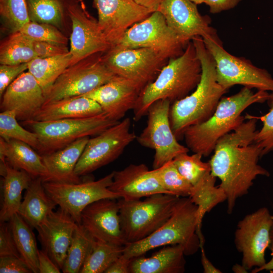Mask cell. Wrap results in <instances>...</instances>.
Here are the masks:
<instances>
[{
  "mask_svg": "<svg viewBox=\"0 0 273 273\" xmlns=\"http://www.w3.org/2000/svg\"><path fill=\"white\" fill-rule=\"evenodd\" d=\"M245 118L246 121L218 140L209 161L211 174L220 179L219 186L226 194L229 214L258 176L270 175L258 164L262 156V149L254 142L257 118L247 114Z\"/></svg>",
  "mask_w": 273,
  "mask_h": 273,
  "instance_id": "obj_1",
  "label": "cell"
},
{
  "mask_svg": "<svg viewBox=\"0 0 273 273\" xmlns=\"http://www.w3.org/2000/svg\"><path fill=\"white\" fill-rule=\"evenodd\" d=\"M202 67L199 83L191 94L171 105L169 120L177 139L189 126L207 120L214 112L222 97L228 90L216 79L214 61L206 48L203 38L192 39Z\"/></svg>",
  "mask_w": 273,
  "mask_h": 273,
  "instance_id": "obj_2",
  "label": "cell"
},
{
  "mask_svg": "<svg viewBox=\"0 0 273 273\" xmlns=\"http://www.w3.org/2000/svg\"><path fill=\"white\" fill-rule=\"evenodd\" d=\"M201 73V64L191 40L183 54L169 59L156 78L142 89L133 109L134 120L147 115L149 107L158 100L174 103L188 96L199 83Z\"/></svg>",
  "mask_w": 273,
  "mask_h": 273,
  "instance_id": "obj_3",
  "label": "cell"
},
{
  "mask_svg": "<svg viewBox=\"0 0 273 273\" xmlns=\"http://www.w3.org/2000/svg\"><path fill=\"white\" fill-rule=\"evenodd\" d=\"M269 95L262 90L254 93L252 88L244 86L237 94L222 98L210 117L185 130L183 136L187 147L194 153L208 157L219 139L244 121L243 112L253 104L266 101Z\"/></svg>",
  "mask_w": 273,
  "mask_h": 273,
  "instance_id": "obj_4",
  "label": "cell"
},
{
  "mask_svg": "<svg viewBox=\"0 0 273 273\" xmlns=\"http://www.w3.org/2000/svg\"><path fill=\"white\" fill-rule=\"evenodd\" d=\"M197 211V206L189 197H180L167 220L146 238L126 244L123 254L133 258L159 247L179 245L186 256L194 255L200 249Z\"/></svg>",
  "mask_w": 273,
  "mask_h": 273,
  "instance_id": "obj_5",
  "label": "cell"
},
{
  "mask_svg": "<svg viewBox=\"0 0 273 273\" xmlns=\"http://www.w3.org/2000/svg\"><path fill=\"white\" fill-rule=\"evenodd\" d=\"M179 198L159 193L144 200L119 198L120 225L127 243L140 241L162 226L171 215Z\"/></svg>",
  "mask_w": 273,
  "mask_h": 273,
  "instance_id": "obj_6",
  "label": "cell"
},
{
  "mask_svg": "<svg viewBox=\"0 0 273 273\" xmlns=\"http://www.w3.org/2000/svg\"><path fill=\"white\" fill-rule=\"evenodd\" d=\"M119 121L110 120L102 114L87 118L46 121L31 119L22 121V124L36 134L37 151L42 155L60 150L81 138L97 135Z\"/></svg>",
  "mask_w": 273,
  "mask_h": 273,
  "instance_id": "obj_7",
  "label": "cell"
},
{
  "mask_svg": "<svg viewBox=\"0 0 273 273\" xmlns=\"http://www.w3.org/2000/svg\"><path fill=\"white\" fill-rule=\"evenodd\" d=\"M202 38L214 61L217 81L222 87L229 89L239 84L273 92V78L266 70L230 54L224 49L217 34Z\"/></svg>",
  "mask_w": 273,
  "mask_h": 273,
  "instance_id": "obj_8",
  "label": "cell"
},
{
  "mask_svg": "<svg viewBox=\"0 0 273 273\" xmlns=\"http://www.w3.org/2000/svg\"><path fill=\"white\" fill-rule=\"evenodd\" d=\"M94 55L67 67L45 94L44 104L82 96L117 76L105 64L103 57L95 58Z\"/></svg>",
  "mask_w": 273,
  "mask_h": 273,
  "instance_id": "obj_9",
  "label": "cell"
},
{
  "mask_svg": "<svg viewBox=\"0 0 273 273\" xmlns=\"http://www.w3.org/2000/svg\"><path fill=\"white\" fill-rule=\"evenodd\" d=\"M188 43L170 29L163 15L157 10L130 27L118 44L113 47L149 48L168 59L181 55Z\"/></svg>",
  "mask_w": 273,
  "mask_h": 273,
  "instance_id": "obj_10",
  "label": "cell"
},
{
  "mask_svg": "<svg viewBox=\"0 0 273 273\" xmlns=\"http://www.w3.org/2000/svg\"><path fill=\"white\" fill-rule=\"evenodd\" d=\"M171 103L166 99L154 103L148 111L147 125L136 138L141 146L155 151L153 169L189 151L178 142L172 130L169 120Z\"/></svg>",
  "mask_w": 273,
  "mask_h": 273,
  "instance_id": "obj_11",
  "label": "cell"
},
{
  "mask_svg": "<svg viewBox=\"0 0 273 273\" xmlns=\"http://www.w3.org/2000/svg\"><path fill=\"white\" fill-rule=\"evenodd\" d=\"M130 124L129 118H125L89 139L76 165V174L86 175L116 160L136 138Z\"/></svg>",
  "mask_w": 273,
  "mask_h": 273,
  "instance_id": "obj_12",
  "label": "cell"
},
{
  "mask_svg": "<svg viewBox=\"0 0 273 273\" xmlns=\"http://www.w3.org/2000/svg\"><path fill=\"white\" fill-rule=\"evenodd\" d=\"M114 171L97 180L77 184L43 182L47 193L60 208L80 224L81 214L89 204L103 199H119L111 191Z\"/></svg>",
  "mask_w": 273,
  "mask_h": 273,
  "instance_id": "obj_13",
  "label": "cell"
},
{
  "mask_svg": "<svg viewBox=\"0 0 273 273\" xmlns=\"http://www.w3.org/2000/svg\"><path fill=\"white\" fill-rule=\"evenodd\" d=\"M103 59L116 75L135 82L143 89L156 78L168 59L159 52L149 48L115 47L109 50Z\"/></svg>",
  "mask_w": 273,
  "mask_h": 273,
  "instance_id": "obj_14",
  "label": "cell"
},
{
  "mask_svg": "<svg viewBox=\"0 0 273 273\" xmlns=\"http://www.w3.org/2000/svg\"><path fill=\"white\" fill-rule=\"evenodd\" d=\"M273 216L266 207L246 215L241 220L235 233V244L242 255V264L248 270L258 268L266 262L265 251L270 242Z\"/></svg>",
  "mask_w": 273,
  "mask_h": 273,
  "instance_id": "obj_15",
  "label": "cell"
},
{
  "mask_svg": "<svg viewBox=\"0 0 273 273\" xmlns=\"http://www.w3.org/2000/svg\"><path fill=\"white\" fill-rule=\"evenodd\" d=\"M93 2L98 11L99 25L112 47L118 44L130 27L154 12L134 0Z\"/></svg>",
  "mask_w": 273,
  "mask_h": 273,
  "instance_id": "obj_16",
  "label": "cell"
},
{
  "mask_svg": "<svg viewBox=\"0 0 273 273\" xmlns=\"http://www.w3.org/2000/svg\"><path fill=\"white\" fill-rule=\"evenodd\" d=\"M67 13L72 22L71 65L94 55L108 51L112 47L98 22L89 17L76 3H70Z\"/></svg>",
  "mask_w": 273,
  "mask_h": 273,
  "instance_id": "obj_17",
  "label": "cell"
},
{
  "mask_svg": "<svg viewBox=\"0 0 273 273\" xmlns=\"http://www.w3.org/2000/svg\"><path fill=\"white\" fill-rule=\"evenodd\" d=\"M157 10L170 29L187 42L197 36L204 38L217 34L210 25V18L201 15L196 4L190 0H163Z\"/></svg>",
  "mask_w": 273,
  "mask_h": 273,
  "instance_id": "obj_18",
  "label": "cell"
},
{
  "mask_svg": "<svg viewBox=\"0 0 273 273\" xmlns=\"http://www.w3.org/2000/svg\"><path fill=\"white\" fill-rule=\"evenodd\" d=\"M112 199L98 200L82 211L80 224L96 240L124 246L118 202Z\"/></svg>",
  "mask_w": 273,
  "mask_h": 273,
  "instance_id": "obj_19",
  "label": "cell"
},
{
  "mask_svg": "<svg viewBox=\"0 0 273 273\" xmlns=\"http://www.w3.org/2000/svg\"><path fill=\"white\" fill-rule=\"evenodd\" d=\"M78 224L68 213L59 208L51 212L35 229L42 249L61 270Z\"/></svg>",
  "mask_w": 273,
  "mask_h": 273,
  "instance_id": "obj_20",
  "label": "cell"
},
{
  "mask_svg": "<svg viewBox=\"0 0 273 273\" xmlns=\"http://www.w3.org/2000/svg\"><path fill=\"white\" fill-rule=\"evenodd\" d=\"M44 93L35 77L28 71L21 73L4 93L1 111L14 110L18 120H29L45 102Z\"/></svg>",
  "mask_w": 273,
  "mask_h": 273,
  "instance_id": "obj_21",
  "label": "cell"
},
{
  "mask_svg": "<svg viewBox=\"0 0 273 273\" xmlns=\"http://www.w3.org/2000/svg\"><path fill=\"white\" fill-rule=\"evenodd\" d=\"M143 88L135 82L118 76L82 96L92 99L101 107L109 119L119 121L126 112L133 109Z\"/></svg>",
  "mask_w": 273,
  "mask_h": 273,
  "instance_id": "obj_22",
  "label": "cell"
},
{
  "mask_svg": "<svg viewBox=\"0 0 273 273\" xmlns=\"http://www.w3.org/2000/svg\"><path fill=\"white\" fill-rule=\"evenodd\" d=\"M111 191L120 198L138 200L159 193L169 194L145 164H131L124 169L114 171Z\"/></svg>",
  "mask_w": 273,
  "mask_h": 273,
  "instance_id": "obj_23",
  "label": "cell"
},
{
  "mask_svg": "<svg viewBox=\"0 0 273 273\" xmlns=\"http://www.w3.org/2000/svg\"><path fill=\"white\" fill-rule=\"evenodd\" d=\"M89 139V136L81 138L55 152L42 155L48 172V177L43 182H81L80 176L75 172V168Z\"/></svg>",
  "mask_w": 273,
  "mask_h": 273,
  "instance_id": "obj_24",
  "label": "cell"
},
{
  "mask_svg": "<svg viewBox=\"0 0 273 273\" xmlns=\"http://www.w3.org/2000/svg\"><path fill=\"white\" fill-rule=\"evenodd\" d=\"M103 114L100 105L84 96L65 98L44 104L33 120L40 121L87 118Z\"/></svg>",
  "mask_w": 273,
  "mask_h": 273,
  "instance_id": "obj_25",
  "label": "cell"
},
{
  "mask_svg": "<svg viewBox=\"0 0 273 273\" xmlns=\"http://www.w3.org/2000/svg\"><path fill=\"white\" fill-rule=\"evenodd\" d=\"M28 144L16 140L0 139L1 163L6 161L13 167L24 170L32 178L41 177L45 181L48 172L42 156Z\"/></svg>",
  "mask_w": 273,
  "mask_h": 273,
  "instance_id": "obj_26",
  "label": "cell"
},
{
  "mask_svg": "<svg viewBox=\"0 0 273 273\" xmlns=\"http://www.w3.org/2000/svg\"><path fill=\"white\" fill-rule=\"evenodd\" d=\"M185 256L181 246H165L150 257L133 258L130 273H183L185 271Z\"/></svg>",
  "mask_w": 273,
  "mask_h": 273,
  "instance_id": "obj_27",
  "label": "cell"
},
{
  "mask_svg": "<svg viewBox=\"0 0 273 273\" xmlns=\"http://www.w3.org/2000/svg\"><path fill=\"white\" fill-rule=\"evenodd\" d=\"M25 190L17 213L36 229L57 205L47 193L41 177L33 178Z\"/></svg>",
  "mask_w": 273,
  "mask_h": 273,
  "instance_id": "obj_28",
  "label": "cell"
},
{
  "mask_svg": "<svg viewBox=\"0 0 273 273\" xmlns=\"http://www.w3.org/2000/svg\"><path fill=\"white\" fill-rule=\"evenodd\" d=\"M33 178L24 170L15 168L6 162L1 185V222L9 221L18 213L22 201V192L28 188Z\"/></svg>",
  "mask_w": 273,
  "mask_h": 273,
  "instance_id": "obj_29",
  "label": "cell"
},
{
  "mask_svg": "<svg viewBox=\"0 0 273 273\" xmlns=\"http://www.w3.org/2000/svg\"><path fill=\"white\" fill-rule=\"evenodd\" d=\"M216 177L211 172L206 174L192 188L189 197L197 206V234L200 246L204 245L205 239L202 234V223L205 214L218 204L226 201L224 191L215 186Z\"/></svg>",
  "mask_w": 273,
  "mask_h": 273,
  "instance_id": "obj_30",
  "label": "cell"
},
{
  "mask_svg": "<svg viewBox=\"0 0 273 273\" xmlns=\"http://www.w3.org/2000/svg\"><path fill=\"white\" fill-rule=\"evenodd\" d=\"M20 257L33 273H38V252L32 228L18 214L9 221Z\"/></svg>",
  "mask_w": 273,
  "mask_h": 273,
  "instance_id": "obj_31",
  "label": "cell"
},
{
  "mask_svg": "<svg viewBox=\"0 0 273 273\" xmlns=\"http://www.w3.org/2000/svg\"><path fill=\"white\" fill-rule=\"evenodd\" d=\"M71 60L70 52L52 57H37L28 63L27 71L36 79L45 95L58 77L71 65Z\"/></svg>",
  "mask_w": 273,
  "mask_h": 273,
  "instance_id": "obj_32",
  "label": "cell"
},
{
  "mask_svg": "<svg viewBox=\"0 0 273 273\" xmlns=\"http://www.w3.org/2000/svg\"><path fill=\"white\" fill-rule=\"evenodd\" d=\"M96 239L78 224L72 236L62 271L64 273H80Z\"/></svg>",
  "mask_w": 273,
  "mask_h": 273,
  "instance_id": "obj_33",
  "label": "cell"
},
{
  "mask_svg": "<svg viewBox=\"0 0 273 273\" xmlns=\"http://www.w3.org/2000/svg\"><path fill=\"white\" fill-rule=\"evenodd\" d=\"M37 57L32 40L19 31L12 33L1 43V64L18 65L28 63Z\"/></svg>",
  "mask_w": 273,
  "mask_h": 273,
  "instance_id": "obj_34",
  "label": "cell"
},
{
  "mask_svg": "<svg viewBox=\"0 0 273 273\" xmlns=\"http://www.w3.org/2000/svg\"><path fill=\"white\" fill-rule=\"evenodd\" d=\"M124 246L96 239L80 273H105L123 253Z\"/></svg>",
  "mask_w": 273,
  "mask_h": 273,
  "instance_id": "obj_35",
  "label": "cell"
},
{
  "mask_svg": "<svg viewBox=\"0 0 273 273\" xmlns=\"http://www.w3.org/2000/svg\"><path fill=\"white\" fill-rule=\"evenodd\" d=\"M31 21L59 26L64 16L61 0H26Z\"/></svg>",
  "mask_w": 273,
  "mask_h": 273,
  "instance_id": "obj_36",
  "label": "cell"
},
{
  "mask_svg": "<svg viewBox=\"0 0 273 273\" xmlns=\"http://www.w3.org/2000/svg\"><path fill=\"white\" fill-rule=\"evenodd\" d=\"M152 171L169 194L179 197L190 196L193 186L180 174L172 160Z\"/></svg>",
  "mask_w": 273,
  "mask_h": 273,
  "instance_id": "obj_37",
  "label": "cell"
},
{
  "mask_svg": "<svg viewBox=\"0 0 273 273\" xmlns=\"http://www.w3.org/2000/svg\"><path fill=\"white\" fill-rule=\"evenodd\" d=\"M0 135L5 141L14 139L23 142L36 150L38 147L36 134L25 129L18 123L16 112L14 110L1 112Z\"/></svg>",
  "mask_w": 273,
  "mask_h": 273,
  "instance_id": "obj_38",
  "label": "cell"
},
{
  "mask_svg": "<svg viewBox=\"0 0 273 273\" xmlns=\"http://www.w3.org/2000/svg\"><path fill=\"white\" fill-rule=\"evenodd\" d=\"M202 157L198 153L189 155L185 153L178 155L172 160L180 174L193 186L206 174L211 172L209 162H203Z\"/></svg>",
  "mask_w": 273,
  "mask_h": 273,
  "instance_id": "obj_39",
  "label": "cell"
},
{
  "mask_svg": "<svg viewBox=\"0 0 273 273\" xmlns=\"http://www.w3.org/2000/svg\"><path fill=\"white\" fill-rule=\"evenodd\" d=\"M0 14L12 33L30 21L26 0H0Z\"/></svg>",
  "mask_w": 273,
  "mask_h": 273,
  "instance_id": "obj_40",
  "label": "cell"
},
{
  "mask_svg": "<svg viewBox=\"0 0 273 273\" xmlns=\"http://www.w3.org/2000/svg\"><path fill=\"white\" fill-rule=\"evenodd\" d=\"M28 38L36 41H46L65 45L67 38L55 26L33 21L24 25L19 31Z\"/></svg>",
  "mask_w": 273,
  "mask_h": 273,
  "instance_id": "obj_41",
  "label": "cell"
},
{
  "mask_svg": "<svg viewBox=\"0 0 273 273\" xmlns=\"http://www.w3.org/2000/svg\"><path fill=\"white\" fill-rule=\"evenodd\" d=\"M269 110L268 112L260 117L262 126L257 130L254 142L262 149V156L273 151V92L269 95L267 100Z\"/></svg>",
  "mask_w": 273,
  "mask_h": 273,
  "instance_id": "obj_42",
  "label": "cell"
},
{
  "mask_svg": "<svg viewBox=\"0 0 273 273\" xmlns=\"http://www.w3.org/2000/svg\"><path fill=\"white\" fill-rule=\"evenodd\" d=\"M4 256L20 257L9 221L0 223V256Z\"/></svg>",
  "mask_w": 273,
  "mask_h": 273,
  "instance_id": "obj_43",
  "label": "cell"
},
{
  "mask_svg": "<svg viewBox=\"0 0 273 273\" xmlns=\"http://www.w3.org/2000/svg\"><path fill=\"white\" fill-rule=\"evenodd\" d=\"M28 70V63L18 65H3L0 66V97L9 85L21 73Z\"/></svg>",
  "mask_w": 273,
  "mask_h": 273,
  "instance_id": "obj_44",
  "label": "cell"
},
{
  "mask_svg": "<svg viewBox=\"0 0 273 273\" xmlns=\"http://www.w3.org/2000/svg\"><path fill=\"white\" fill-rule=\"evenodd\" d=\"M32 41L34 50L37 57H52L69 52L65 45L33 40Z\"/></svg>",
  "mask_w": 273,
  "mask_h": 273,
  "instance_id": "obj_45",
  "label": "cell"
},
{
  "mask_svg": "<svg viewBox=\"0 0 273 273\" xmlns=\"http://www.w3.org/2000/svg\"><path fill=\"white\" fill-rule=\"evenodd\" d=\"M1 273L32 272L26 262L20 257L13 256H0Z\"/></svg>",
  "mask_w": 273,
  "mask_h": 273,
  "instance_id": "obj_46",
  "label": "cell"
},
{
  "mask_svg": "<svg viewBox=\"0 0 273 273\" xmlns=\"http://www.w3.org/2000/svg\"><path fill=\"white\" fill-rule=\"evenodd\" d=\"M38 273H60L61 269L42 249L38 252Z\"/></svg>",
  "mask_w": 273,
  "mask_h": 273,
  "instance_id": "obj_47",
  "label": "cell"
},
{
  "mask_svg": "<svg viewBox=\"0 0 273 273\" xmlns=\"http://www.w3.org/2000/svg\"><path fill=\"white\" fill-rule=\"evenodd\" d=\"M242 0H204L212 14L229 10L235 7Z\"/></svg>",
  "mask_w": 273,
  "mask_h": 273,
  "instance_id": "obj_48",
  "label": "cell"
},
{
  "mask_svg": "<svg viewBox=\"0 0 273 273\" xmlns=\"http://www.w3.org/2000/svg\"><path fill=\"white\" fill-rule=\"evenodd\" d=\"M132 258L123 253L106 270L105 273H130V264Z\"/></svg>",
  "mask_w": 273,
  "mask_h": 273,
  "instance_id": "obj_49",
  "label": "cell"
},
{
  "mask_svg": "<svg viewBox=\"0 0 273 273\" xmlns=\"http://www.w3.org/2000/svg\"><path fill=\"white\" fill-rule=\"evenodd\" d=\"M204 245L200 246L201 261L204 273H221L220 270L216 268L208 259L206 255Z\"/></svg>",
  "mask_w": 273,
  "mask_h": 273,
  "instance_id": "obj_50",
  "label": "cell"
},
{
  "mask_svg": "<svg viewBox=\"0 0 273 273\" xmlns=\"http://www.w3.org/2000/svg\"><path fill=\"white\" fill-rule=\"evenodd\" d=\"M268 248L270 250L271 259L261 267L253 269L251 271L252 273H257L263 270L269 271L273 270V224L270 231V242Z\"/></svg>",
  "mask_w": 273,
  "mask_h": 273,
  "instance_id": "obj_51",
  "label": "cell"
},
{
  "mask_svg": "<svg viewBox=\"0 0 273 273\" xmlns=\"http://www.w3.org/2000/svg\"><path fill=\"white\" fill-rule=\"evenodd\" d=\"M163 0H134L139 5L150 9L153 11L157 10Z\"/></svg>",
  "mask_w": 273,
  "mask_h": 273,
  "instance_id": "obj_52",
  "label": "cell"
},
{
  "mask_svg": "<svg viewBox=\"0 0 273 273\" xmlns=\"http://www.w3.org/2000/svg\"><path fill=\"white\" fill-rule=\"evenodd\" d=\"M233 270L234 272L236 273H244L247 272V270L245 267L242 264H236L233 267Z\"/></svg>",
  "mask_w": 273,
  "mask_h": 273,
  "instance_id": "obj_53",
  "label": "cell"
},
{
  "mask_svg": "<svg viewBox=\"0 0 273 273\" xmlns=\"http://www.w3.org/2000/svg\"><path fill=\"white\" fill-rule=\"evenodd\" d=\"M196 5L201 4L204 3V0H190Z\"/></svg>",
  "mask_w": 273,
  "mask_h": 273,
  "instance_id": "obj_54",
  "label": "cell"
}]
</instances>
